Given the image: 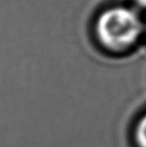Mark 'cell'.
<instances>
[{
  "label": "cell",
  "instance_id": "6da1fadb",
  "mask_svg": "<svg viewBox=\"0 0 146 147\" xmlns=\"http://www.w3.org/2000/svg\"><path fill=\"white\" fill-rule=\"evenodd\" d=\"M142 30L137 12L124 6L105 10L96 22V34L100 43L111 50L128 48L140 37Z\"/></svg>",
  "mask_w": 146,
  "mask_h": 147
},
{
  "label": "cell",
  "instance_id": "7a4b0ae2",
  "mask_svg": "<svg viewBox=\"0 0 146 147\" xmlns=\"http://www.w3.org/2000/svg\"><path fill=\"white\" fill-rule=\"evenodd\" d=\"M135 139L139 147H146V114L139 120L135 130Z\"/></svg>",
  "mask_w": 146,
  "mask_h": 147
},
{
  "label": "cell",
  "instance_id": "3957f363",
  "mask_svg": "<svg viewBox=\"0 0 146 147\" xmlns=\"http://www.w3.org/2000/svg\"><path fill=\"white\" fill-rule=\"evenodd\" d=\"M136 3L138 4V6H140L141 8L146 9V0H135Z\"/></svg>",
  "mask_w": 146,
  "mask_h": 147
}]
</instances>
